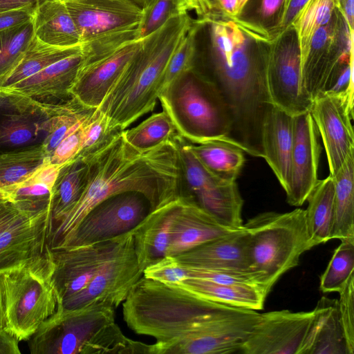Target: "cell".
<instances>
[{"instance_id": "cell-55", "label": "cell", "mask_w": 354, "mask_h": 354, "mask_svg": "<svg viewBox=\"0 0 354 354\" xmlns=\"http://www.w3.org/2000/svg\"><path fill=\"white\" fill-rule=\"evenodd\" d=\"M0 330L7 332L8 324L6 315L3 274H0Z\"/></svg>"}, {"instance_id": "cell-59", "label": "cell", "mask_w": 354, "mask_h": 354, "mask_svg": "<svg viewBox=\"0 0 354 354\" xmlns=\"http://www.w3.org/2000/svg\"><path fill=\"white\" fill-rule=\"evenodd\" d=\"M248 0H237L238 13L241 11Z\"/></svg>"}, {"instance_id": "cell-6", "label": "cell", "mask_w": 354, "mask_h": 354, "mask_svg": "<svg viewBox=\"0 0 354 354\" xmlns=\"http://www.w3.org/2000/svg\"><path fill=\"white\" fill-rule=\"evenodd\" d=\"M113 308L91 303L75 309L57 306L28 340L32 354L109 353L119 334Z\"/></svg>"}, {"instance_id": "cell-4", "label": "cell", "mask_w": 354, "mask_h": 354, "mask_svg": "<svg viewBox=\"0 0 354 354\" xmlns=\"http://www.w3.org/2000/svg\"><path fill=\"white\" fill-rule=\"evenodd\" d=\"M247 232L248 272L267 295L301 256L316 246L308 234L305 209L265 212L243 225Z\"/></svg>"}, {"instance_id": "cell-41", "label": "cell", "mask_w": 354, "mask_h": 354, "mask_svg": "<svg viewBox=\"0 0 354 354\" xmlns=\"http://www.w3.org/2000/svg\"><path fill=\"white\" fill-rule=\"evenodd\" d=\"M320 277L322 292H339L354 274V241H340Z\"/></svg>"}, {"instance_id": "cell-15", "label": "cell", "mask_w": 354, "mask_h": 354, "mask_svg": "<svg viewBox=\"0 0 354 354\" xmlns=\"http://www.w3.org/2000/svg\"><path fill=\"white\" fill-rule=\"evenodd\" d=\"M353 30L337 8L330 20L314 34L301 64V87L312 102L321 93L332 69L353 52Z\"/></svg>"}, {"instance_id": "cell-37", "label": "cell", "mask_w": 354, "mask_h": 354, "mask_svg": "<svg viewBox=\"0 0 354 354\" xmlns=\"http://www.w3.org/2000/svg\"><path fill=\"white\" fill-rule=\"evenodd\" d=\"M48 159L41 145L0 152V194L24 180Z\"/></svg>"}, {"instance_id": "cell-38", "label": "cell", "mask_w": 354, "mask_h": 354, "mask_svg": "<svg viewBox=\"0 0 354 354\" xmlns=\"http://www.w3.org/2000/svg\"><path fill=\"white\" fill-rule=\"evenodd\" d=\"M178 134L174 124L163 110L150 115L138 125L123 131L126 141L139 151H147L173 141Z\"/></svg>"}, {"instance_id": "cell-8", "label": "cell", "mask_w": 354, "mask_h": 354, "mask_svg": "<svg viewBox=\"0 0 354 354\" xmlns=\"http://www.w3.org/2000/svg\"><path fill=\"white\" fill-rule=\"evenodd\" d=\"M174 142L178 153L180 196L195 203L225 227L241 229L243 200L236 181L221 178L207 170L179 134Z\"/></svg>"}, {"instance_id": "cell-22", "label": "cell", "mask_w": 354, "mask_h": 354, "mask_svg": "<svg viewBox=\"0 0 354 354\" xmlns=\"http://www.w3.org/2000/svg\"><path fill=\"white\" fill-rule=\"evenodd\" d=\"M50 218V209L26 216L0 234V274L45 252Z\"/></svg>"}, {"instance_id": "cell-28", "label": "cell", "mask_w": 354, "mask_h": 354, "mask_svg": "<svg viewBox=\"0 0 354 354\" xmlns=\"http://www.w3.org/2000/svg\"><path fill=\"white\" fill-rule=\"evenodd\" d=\"M173 285L215 303L254 310L263 309L267 297V295L252 283H217L191 278Z\"/></svg>"}, {"instance_id": "cell-11", "label": "cell", "mask_w": 354, "mask_h": 354, "mask_svg": "<svg viewBox=\"0 0 354 354\" xmlns=\"http://www.w3.org/2000/svg\"><path fill=\"white\" fill-rule=\"evenodd\" d=\"M142 276L131 231L124 235L117 250L102 266L86 288L57 306L64 309H75L95 302L116 309Z\"/></svg>"}, {"instance_id": "cell-19", "label": "cell", "mask_w": 354, "mask_h": 354, "mask_svg": "<svg viewBox=\"0 0 354 354\" xmlns=\"http://www.w3.org/2000/svg\"><path fill=\"white\" fill-rule=\"evenodd\" d=\"M313 310H288L260 314L239 352L244 354H299Z\"/></svg>"}, {"instance_id": "cell-35", "label": "cell", "mask_w": 354, "mask_h": 354, "mask_svg": "<svg viewBox=\"0 0 354 354\" xmlns=\"http://www.w3.org/2000/svg\"><path fill=\"white\" fill-rule=\"evenodd\" d=\"M286 3V0H248L231 17L241 27L271 41L279 35Z\"/></svg>"}, {"instance_id": "cell-58", "label": "cell", "mask_w": 354, "mask_h": 354, "mask_svg": "<svg viewBox=\"0 0 354 354\" xmlns=\"http://www.w3.org/2000/svg\"><path fill=\"white\" fill-rule=\"evenodd\" d=\"M139 6H140L143 10L150 3L152 0H130Z\"/></svg>"}, {"instance_id": "cell-48", "label": "cell", "mask_w": 354, "mask_h": 354, "mask_svg": "<svg viewBox=\"0 0 354 354\" xmlns=\"http://www.w3.org/2000/svg\"><path fill=\"white\" fill-rule=\"evenodd\" d=\"M338 308L348 348L354 353V274L339 292Z\"/></svg>"}, {"instance_id": "cell-10", "label": "cell", "mask_w": 354, "mask_h": 354, "mask_svg": "<svg viewBox=\"0 0 354 354\" xmlns=\"http://www.w3.org/2000/svg\"><path fill=\"white\" fill-rule=\"evenodd\" d=\"M266 84L270 104L293 116L310 111L313 102L302 90L300 46L292 25L270 41Z\"/></svg>"}, {"instance_id": "cell-43", "label": "cell", "mask_w": 354, "mask_h": 354, "mask_svg": "<svg viewBox=\"0 0 354 354\" xmlns=\"http://www.w3.org/2000/svg\"><path fill=\"white\" fill-rule=\"evenodd\" d=\"M197 30L198 21L194 18L191 27L168 61L163 75L161 90L195 67Z\"/></svg>"}, {"instance_id": "cell-26", "label": "cell", "mask_w": 354, "mask_h": 354, "mask_svg": "<svg viewBox=\"0 0 354 354\" xmlns=\"http://www.w3.org/2000/svg\"><path fill=\"white\" fill-rule=\"evenodd\" d=\"M182 201L180 196L152 210L131 230L134 250L142 271L167 255L172 222Z\"/></svg>"}, {"instance_id": "cell-2", "label": "cell", "mask_w": 354, "mask_h": 354, "mask_svg": "<svg viewBox=\"0 0 354 354\" xmlns=\"http://www.w3.org/2000/svg\"><path fill=\"white\" fill-rule=\"evenodd\" d=\"M88 173L84 191L75 207L49 228L47 244L57 248L84 216L110 196L138 192L152 210L180 196L178 153L173 141L139 151L124 139L123 132L95 155L83 159Z\"/></svg>"}, {"instance_id": "cell-31", "label": "cell", "mask_w": 354, "mask_h": 354, "mask_svg": "<svg viewBox=\"0 0 354 354\" xmlns=\"http://www.w3.org/2000/svg\"><path fill=\"white\" fill-rule=\"evenodd\" d=\"M187 145L199 162L214 175L236 181L245 163V149L232 138L198 144L186 140Z\"/></svg>"}, {"instance_id": "cell-56", "label": "cell", "mask_w": 354, "mask_h": 354, "mask_svg": "<svg viewBox=\"0 0 354 354\" xmlns=\"http://www.w3.org/2000/svg\"><path fill=\"white\" fill-rule=\"evenodd\" d=\"M214 5L230 17L238 14L237 0H215Z\"/></svg>"}, {"instance_id": "cell-51", "label": "cell", "mask_w": 354, "mask_h": 354, "mask_svg": "<svg viewBox=\"0 0 354 354\" xmlns=\"http://www.w3.org/2000/svg\"><path fill=\"white\" fill-rule=\"evenodd\" d=\"M308 0H286L283 21L279 35L291 26L297 14Z\"/></svg>"}, {"instance_id": "cell-54", "label": "cell", "mask_w": 354, "mask_h": 354, "mask_svg": "<svg viewBox=\"0 0 354 354\" xmlns=\"http://www.w3.org/2000/svg\"><path fill=\"white\" fill-rule=\"evenodd\" d=\"M45 0H0V11L17 9L26 6H37Z\"/></svg>"}, {"instance_id": "cell-24", "label": "cell", "mask_w": 354, "mask_h": 354, "mask_svg": "<svg viewBox=\"0 0 354 354\" xmlns=\"http://www.w3.org/2000/svg\"><path fill=\"white\" fill-rule=\"evenodd\" d=\"M82 62L81 50L6 89L24 95L44 104L66 102L72 97L71 90Z\"/></svg>"}, {"instance_id": "cell-45", "label": "cell", "mask_w": 354, "mask_h": 354, "mask_svg": "<svg viewBox=\"0 0 354 354\" xmlns=\"http://www.w3.org/2000/svg\"><path fill=\"white\" fill-rule=\"evenodd\" d=\"M323 93L344 95L353 102V52L343 56L332 69L320 93Z\"/></svg>"}, {"instance_id": "cell-34", "label": "cell", "mask_w": 354, "mask_h": 354, "mask_svg": "<svg viewBox=\"0 0 354 354\" xmlns=\"http://www.w3.org/2000/svg\"><path fill=\"white\" fill-rule=\"evenodd\" d=\"M334 181L330 175L317 184L307 198L306 222L312 241L318 245L331 239Z\"/></svg>"}, {"instance_id": "cell-17", "label": "cell", "mask_w": 354, "mask_h": 354, "mask_svg": "<svg viewBox=\"0 0 354 354\" xmlns=\"http://www.w3.org/2000/svg\"><path fill=\"white\" fill-rule=\"evenodd\" d=\"M84 246L50 249L57 305L82 291L115 253L124 235Z\"/></svg>"}, {"instance_id": "cell-49", "label": "cell", "mask_w": 354, "mask_h": 354, "mask_svg": "<svg viewBox=\"0 0 354 354\" xmlns=\"http://www.w3.org/2000/svg\"><path fill=\"white\" fill-rule=\"evenodd\" d=\"M37 6H30L0 11V31L31 21Z\"/></svg>"}, {"instance_id": "cell-52", "label": "cell", "mask_w": 354, "mask_h": 354, "mask_svg": "<svg viewBox=\"0 0 354 354\" xmlns=\"http://www.w3.org/2000/svg\"><path fill=\"white\" fill-rule=\"evenodd\" d=\"M19 341L8 332L0 330V354H20Z\"/></svg>"}, {"instance_id": "cell-30", "label": "cell", "mask_w": 354, "mask_h": 354, "mask_svg": "<svg viewBox=\"0 0 354 354\" xmlns=\"http://www.w3.org/2000/svg\"><path fill=\"white\" fill-rule=\"evenodd\" d=\"M31 22L34 36L44 43L58 46L81 44L76 26L62 0H45L39 3Z\"/></svg>"}, {"instance_id": "cell-32", "label": "cell", "mask_w": 354, "mask_h": 354, "mask_svg": "<svg viewBox=\"0 0 354 354\" xmlns=\"http://www.w3.org/2000/svg\"><path fill=\"white\" fill-rule=\"evenodd\" d=\"M333 215L331 239L354 241V151L333 176Z\"/></svg>"}, {"instance_id": "cell-39", "label": "cell", "mask_w": 354, "mask_h": 354, "mask_svg": "<svg viewBox=\"0 0 354 354\" xmlns=\"http://www.w3.org/2000/svg\"><path fill=\"white\" fill-rule=\"evenodd\" d=\"M337 0H308L297 14L292 26L296 30L304 62L315 32L330 19Z\"/></svg>"}, {"instance_id": "cell-27", "label": "cell", "mask_w": 354, "mask_h": 354, "mask_svg": "<svg viewBox=\"0 0 354 354\" xmlns=\"http://www.w3.org/2000/svg\"><path fill=\"white\" fill-rule=\"evenodd\" d=\"M299 354H352L341 322L337 299L323 296L319 300Z\"/></svg>"}, {"instance_id": "cell-44", "label": "cell", "mask_w": 354, "mask_h": 354, "mask_svg": "<svg viewBox=\"0 0 354 354\" xmlns=\"http://www.w3.org/2000/svg\"><path fill=\"white\" fill-rule=\"evenodd\" d=\"M194 10L192 0H152L144 9L139 27L140 39L158 30L171 17Z\"/></svg>"}, {"instance_id": "cell-16", "label": "cell", "mask_w": 354, "mask_h": 354, "mask_svg": "<svg viewBox=\"0 0 354 354\" xmlns=\"http://www.w3.org/2000/svg\"><path fill=\"white\" fill-rule=\"evenodd\" d=\"M52 108V104L1 88L0 152L41 145Z\"/></svg>"}, {"instance_id": "cell-20", "label": "cell", "mask_w": 354, "mask_h": 354, "mask_svg": "<svg viewBox=\"0 0 354 354\" xmlns=\"http://www.w3.org/2000/svg\"><path fill=\"white\" fill-rule=\"evenodd\" d=\"M319 133L310 111L294 116L290 180L286 192L292 206H301L318 181Z\"/></svg>"}, {"instance_id": "cell-13", "label": "cell", "mask_w": 354, "mask_h": 354, "mask_svg": "<svg viewBox=\"0 0 354 354\" xmlns=\"http://www.w3.org/2000/svg\"><path fill=\"white\" fill-rule=\"evenodd\" d=\"M140 40L82 51L83 62L72 97L85 106L98 108L138 51Z\"/></svg>"}, {"instance_id": "cell-29", "label": "cell", "mask_w": 354, "mask_h": 354, "mask_svg": "<svg viewBox=\"0 0 354 354\" xmlns=\"http://www.w3.org/2000/svg\"><path fill=\"white\" fill-rule=\"evenodd\" d=\"M60 166L48 159L30 176L5 192L21 212L36 215L50 209L52 190Z\"/></svg>"}, {"instance_id": "cell-9", "label": "cell", "mask_w": 354, "mask_h": 354, "mask_svg": "<svg viewBox=\"0 0 354 354\" xmlns=\"http://www.w3.org/2000/svg\"><path fill=\"white\" fill-rule=\"evenodd\" d=\"M152 211L147 198L127 191L105 198L93 207L56 248L84 246L131 232Z\"/></svg>"}, {"instance_id": "cell-12", "label": "cell", "mask_w": 354, "mask_h": 354, "mask_svg": "<svg viewBox=\"0 0 354 354\" xmlns=\"http://www.w3.org/2000/svg\"><path fill=\"white\" fill-rule=\"evenodd\" d=\"M257 310L227 306L203 322L189 337L161 354H224L239 352L257 324Z\"/></svg>"}, {"instance_id": "cell-5", "label": "cell", "mask_w": 354, "mask_h": 354, "mask_svg": "<svg viewBox=\"0 0 354 354\" xmlns=\"http://www.w3.org/2000/svg\"><path fill=\"white\" fill-rule=\"evenodd\" d=\"M178 133L190 143L231 138L232 119L221 93L196 66L158 95Z\"/></svg>"}, {"instance_id": "cell-36", "label": "cell", "mask_w": 354, "mask_h": 354, "mask_svg": "<svg viewBox=\"0 0 354 354\" xmlns=\"http://www.w3.org/2000/svg\"><path fill=\"white\" fill-rule=\"evenodd\" d=\"M81 50V44L72 46H53L33 36L21 61L1 88H9L48 66Z\"/></svg>"}, {"instance_id": "cell-18", "label": "cell", "mask_w": 354, "mask_h": 354, "mask_svg": "<svg viewBox=\"0 0 354 354\" xmlns=\"http://www.w3.org/2000/svg\"><path fill=\"white\" fill-rule=\"evenodd\" d=\"M310 112L333 176L354 151L353 102L344 95L323 93L313 100Z\"/></svg>"}, {"instance_id": "cell-50", "label": "cell", "mask_w": 354, "mask_h": 354, "mask_svg": "<svg viewBox=\"0 0 354 354\" xmlns=\"http://www.w3.org/2000/svg\"><path fill=\"white\" fill-rule=\"evenodd\" d=\"M26 216L8 198L0 194V234L10 226Z\"/></svg>"}, {"instance_id": "cell-53", "label": "cell", "mask_w": 354, "mask_h": 354, "mask_svg": "<svg viewBox=\"0 0 354 354\" xmlns=\"http://www.w3.org/2000/svg\"><path fill=\"white\" fill-rule=\"evenodd\" d=\"M337 8L344 17L349 28H354V0H337Z\"/></svg>"}, {"instance_id": "cell-21", "label": "cell", "mask_w": 354, "mask_h": 354, "mask_svg": "<svg viewBox=\"0 0 354 354\" xmlns=\"http://www.w3.org/2000/svg\"><path fill=\"white\" fill-rule=\"evenodd\" d=\"M247 242L243 226L175 257L183 266L225 272L254 283L248 272Z\"/></svg>"}, {"instance_id": "cell-40", "label": "cell", "mask_w": 354, "mask_h": 354, "mask_svg": "<svg viewBox=\"0 0 354 354\" xmlns=\"http://www.w3.org/2000/svg\"><path fill=\"white\" fill-rule=\"evenodd\" d=\"M33 36L31 21L0 31V88L21 61Z\"/></svg>"}, {"instance_id": "cell-25", "label": "cell", "mask_w": 354, "mask_h": 354, "mask_svg": "<svg viewBox=\"0 0 354 354\" xmlns=\"http://www.w3.org/2000/svg\"><path fill=\"white\" fill-rule=\"evenodd\" d=\"M182 198L172 222L167 255L177 256L234 231L222 225L193 201Z\"/></svg>"}, {"instance_id": "cell-57", "label": "cell", "mask_w": 354, "mask_h": 354, "mask_svg": "<svg viewBox=\"0 0 354 354\" xmlns=\"http://www.w3.org/2000/svg\"><path fill=\"white\" fill-rule=\"evenodd\" d=\"M194 4L195 10L194 12L198 13V12L212 7L215 2V0H192Z\"/></svg>"}, {"instance_id": "cell-33", "label": "cell", "mask_w": 354, "mask_h": 354, "mask_svg": "<svg viewBox=\"0 0 354 354\" xmlns=\"http://www.w3.org/2000/svg\"><path fill=\"white\" fill-rule=\"evenodd\" d=\"M88 162L75 158L62 165L52 190L50 227L61 221L77 203L86 187Z\"/></svg>"}, {"instance_id": "cell-46", "label": "cell", "mask_w": 354, "mask_h": 354, "mask_svg": "<svg viewBox=\"0 0 354 354\" xmlns=\"http://www.w3.org/2000/svg\"><path fill=\"white\" fill-rule=\"evenodd\" d=\"M143 276L164 284L173 285L187 279L188 272L174 256L167 255L147 266L143 270Z\"/></svg>"}, {"instance_id": "cell-14", "label": "cell", "mask_w": 354, "mask_h": 354, "mask_svg": "<svg viewBox=\"0 0 354 354\" xmlns=\"http://www.w3.org/2000/svg\"><path fill=\"white\" fill-rule=\"evenodd\" d=\"M62 1L76 26L81 44L138 32L144 13L130 0Z\"/></svg>"}, {"instance_id": "cell-3", "label": "cell", "mask_w": 354, "mask_h": 354, "mask_svg": "<svg viewBox=\"0 0 354 354\" xmlns=\"http://www.w3.org/2000/svg\"><path fill=\"white\" fill-rule=\"evenodd\" d=\"M194 20L189 13L174 15L141 39L138 51L98 107L111 127L125 130L153 110L168 61Z\"/></svg>"}, {"instance_id": "cell-23", "label": "cell", "mask_w": 354, "mask_h": 354, "mask_svg": "<svg viewBox=\"0 0 354 354\" xmlns=\"http://www.w3.org/2000/svg\"><path fill=\"white\" fill-rule=\"evenodd\" d=\"M294 116L270 104L261 129L263 158L287 192L290 180Z\"/></svg>"}, {"instance_id": "cell-47", "label": "cell", "mask_w": 354, "mask_h": 354, "mask_svg": "<svg viewBox=\"0 0 354 354\" xmlns=\"http://www.w3.org/2000/svg\"><path fill=\"white\" fill-rule=\"evenodd\" d=\"M89 115L68 133L55 149L48 158L51 164L61 167L77 156L82 146L85 123Z\"/></svg>"}, {"instance_id": "cell-7", "label": "cell", "mask_w": 354, "mask_h": 354, "mask_svg": "<svg viewBox=\"0 0 354 354\" xmlns=\"http://www.w3.org/2000/svg\"><path fill=\"white\" fill-rule=\"evenodd\" d=\"M53 272L48 246L40 256L3 273L8 330L19 342L28 341L57 310Z\"/></svg>"}, {"instance_id": "cell-1", "label": "cell", "mask_w": 354, "mask_h": 354, "mask_svg": "<svg viewBox=\"0 0 354 354\" xmlns=\"http://www.w3.org/2000/svg\"><path fill=\"white\" fill-rule=\"evenodd\" d=\"M195 66L221 93L232 119L231 138L263 158L261 129L270 104L266 69L270 41L239 26L216 5L196 15Z\"/></svg>"}, {"instance_id": "cell-42", "label": "cell", "mask_w": 354, "mask_h": 354, "mask_svg": "<svg viewBox=\"0 0 354 354\" xmlns=\"http://www.w3.org/2000/svg\"><path fill=\"white\" fill-rule=\"evenodd\" d=\"M123 131L119 127H111L107 116L99 108L95 109L86 119L82 146L75 158L85 159L95 155Z\"/></svg>"}, {"instance_id": "cell-60", "label": "cell", "mask_w": 354, "mask_h": 354, "mask_svg": "<svg viewBox=\"0 0 354 354\" xmlns=\"http://www.w3.org/2000/svg\"><path fill=\"white\" fill-rule=\"evenodd\" d=\"M0 91H1V88H0Z\"/></svg>"}]
</instances>
